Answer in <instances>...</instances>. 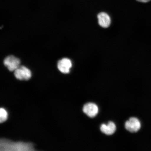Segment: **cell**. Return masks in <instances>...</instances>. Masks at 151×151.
I'll use <instances>...</instances> for the list:
<instances>
[{"label":"cell","mask_w":151,"mask_h":151,"mask_svg":"<svg viewBox=\"0 0 151 151\" xmlns=\"http://www.w3.org/2000/svg\"><path fill=\"white\" fill-rule=\"evenodd\" d=\"M35 150L32 143L22 142H15L6 139L0 141L1 151H32Z\"/></svg>","instance_id":"cell-1"},{"label":"cell","mask_w":151,"mask_h":151,"mask_svg":"<svg viewBox=\"0 0 151 151\" xmlns=\"http://www.w3.org/2000/svg\"><path fill=\"white\" fill-rule=\"evenodd\" d=\"M14 75L17 79L20 80H28L32 76L31 71L24 66H20L14 71Z\"/></svg>","instance_id":"cell-2"},{"label":"cell","mask_w":151,"mask_h":151,"mask_svg":"<svg viewBox=\"0 0 151 151\" xmlns=\"http://www.w3.org/2000/svg\"><path fill=\"white\" fill-rule=\"evenodd\" d=\"M4 64L9 71H13L19 67L20 61L18 58L14 56L10 55L5 58Z\"/></svg>","instance_id":"cell-3"},{"label":"cell","mask_w":151,"mask_h":151,"mask_svg":"<svg viewBox=\"0 0 151 151\" xmlns=\"http://www.w3.org/2000/svg\"><path fill=\"white\" fill-rule=\"evenodd\" d=\"M141 127L140 122L136 118H130L125 124L126 129L132 133H135L138 131L140 129Z\"/></svg>","instance_id":"cell-4"},{"label":"cell","mask_w":151,"mask_h":151,"mask_svg":"<svg viewBox=\"0 0 151 151\" xmlns=\"http://www.w3.org/2000/svg\"><path fill=\"white\" fill-rule=\"evenodd\" d=\"M83 110L84 113L88 117L93 118L98 114L99 109L96 104L89 103H87L84 105Z\"/></svg>","instance_id":"cell-5"},{"label":"cell","mask_w":151,"mask_h":151,"mask_svg":"<svg viewBox=\"0 0 151 151\" xmlns=\"http://www.w3.org/2000/svg\"><path fill=\"white\" fill-rule=\"evenodd\" d=\"M72 67V63L69 58H62L58 62V68L60 71L63 73H69Z\"/></svg>","instance_id":"cell-6"},{"label":"cell","mask_w":151,"mask_h":151,"mask_svg":"<svg viewBox=\"0 0 151 151\" xmlns=\"http://www.w3.org/2000/svg\"><path fill=\"white\" fill-rule=\"evenodd\" d=\"M99 25L103 28H108L111 23V19L109 15L105 12H101L98 15Z\"/></svg>","instance_id":"cell-7"},{"label":"cell","mask_w":151,"mask_h":151,"mask_svg":"<svg viewBox=\"0 0 151 151\" xmlns=\"http://www.w3.org/2000/svg\"><path fill=\"white\" fill-rule=\"evenodd\" d=\"M100 129L101 131L106 135H112L116 132V126L114 122H109L107 124H102Z\"/></svg>","instance_id":"cell-8"},{"label":"cell","mask_w":151,"mask_h":151,"mask_svg":"<svg viewBox=\"0 0 151 151\" xmlns=\"http://www.w3.org/2000/svg\"><path fill=\"white\" fill-rule=\"evenodd\" d=\"M8 117V114L4 109L1 108L0 109V122H4L7 119Z\"/></svg>","instance_id":"cell-9"},{"label":"cell","mask_w":151,"mask_h":151,"mask_svg":"<svg viewBox=\"0 0 151 151\" xmlns=\"http://www.w3.org/2000/svg\"><path fill=\"white\" fill-rule=\"evenodd\" d=\"M137 1L141 3H146L149 2L151 0H137Z\"/></svg>","instance_id":"cell-10"}]
</instances>
